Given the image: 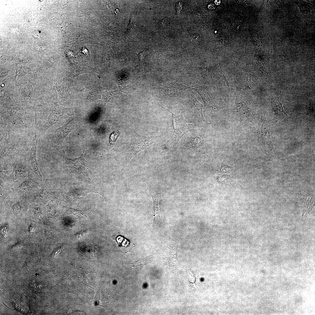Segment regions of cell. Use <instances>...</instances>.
Returning a JSON list of instances; mask_svg holds the SVG:
<instances>
[{
  "label": "cell",
  "instance_id": "cell-16",
  "mask_svg": "<svg viewBox=\"0 0 315 315\" xmlns=\"http://www.w3.org/2000/svg\"><path fill=\"white\" fill-rule=\"evenodd\" d=\"M137 23V17L134 15H131L130 18V22L128 26L129 29H133L136 27Z\"/></svg>",
  "mask_w": 315,
  "mask_h": 315
},
{
  "label": "cell",
  "instance_id": "cell-9",
  "mask_svg": "<svg viewBox=\"0 0 315 315\" xmlns=\"http://www.w3.org/2000/svg\"><path fill=\"white\" fill-rule=\"evenodd\" d=\"M74 121L71 120L61 127L53 130L50 135L51 139L53 144L58 145L62 143L69 133L74 129L71 128V127L77 125L71 126Z\"/></svg>",
  "mask_w": 315,
  "mask_h": 315
},
{
  "label": "cell",
  "instance_id": "cell-20",
  "mask_svg": "<svg viewBox=\"0 0 315 315\" xmlns=\"http://www.w3.org/2000/svg\"><path fill=\"white\" fill-rule=\"evenodd\" d=\"M182 4H181V3L180 2H179V3H178L177 4V12L178 13H179V12H180V10L182 9Z\"/></svg>",
  "mask_w": 315,
  "mask_h": 315
},
{
  "label": "cell",
  "instance_id": "cell-14",
  "mask_svg": "<svg viewBox=\"0 0 315 315\" xmlns=\"http://www.w3.org/2000/svg\"><path fill=\"white\" fill-rule=\"evenodd\" d=\"M16 70L15 79L17 77L19 78L25 75L27 72V68L21 65H18L16 66Z\"/></svg>",
  "mask_w": 315,
  "mask_h": 315
},
{
  "label": "cell",
  "instance_id": "cell-21",
  "mask_svg": "<svg viewBox=\"0 0 315 315\" xmlns=\"http://www.w3.org/2000/svg\"><path fill=\"white\" fill-rule=\"evenodd\" d=\"M215 3L216 4L218 5L220 4V0H216L215 1Z\"/></svg>",
  "mask_w": 315,
  "mask_h": 315
},
{
  "label": "cell",
  "instance_id": "cell-19",
  "mask_svg": "<svg viewBox=\"0 0 315 315\" xmlns=\"http://www.w3.org/2000/svg\"><path fill=\"white\" fill-rule=\"evenodd\" d=\"M137 55L139 61H140V62H142L144 60L145 58V51L144 50L141 52L139 54H137Z\"/></svg>",
  "mask_w": 315,
  "mask_h": 315
},
{
  "label": "cell",
  "instance_id": "cell-7",
  "mask_svg": "<svg viewBox=\"0 0 315 315\" xmlns=\"http://www.w3.org/2000/svg\"><path fill=\"white\" fill-rule=\"evenodd\" d=\"M236 108L240 116L241 124L247 122L253 123L255 115L253 103L244 98H237Z\"/></svg>",
  "mask_w": 315,
  "mask_h": 315
},
{
  "label": "cell",
  "instance_id": "cell-18",
  "mask_svg": "<svg viewBox=\"0 0 315 315\" xmlns=\"http://www.w3.org/2000/svg\"><path fill=\"white\" fill-rule=\"evenodd\" d=\"M168 21V18H165L159 22L158 24L160 26L164 27L167 25Z\"/></svg>",
  "mask_w": 315,
  "mask_h": 315
},
{
  "label": "cell",
  "instance_id": "cell-5",
  "mask_svg": "<svg viewBox=\"0 0 315 315\" xmlns=\"http://www.w3.org/2000/svg\"><path fill=\"white\" fill-rule=\"evenodd\" d=\"M279 94L278 93L272 94L267 99L270 120L274 123L279 121H288L293 119L283 108L279 99Z\"/></svg>",
  "mask_w": 315,
  "mask_h": 315
},
{
  "label": "cell",
  "instance_id": "cell-12",
  "mask_svg": "<svg viewBox=\"0 0 315 315\" xmlns=\"http://www.w3.org/2000/svg\"><path fill=\"white\" fill-rule=\"evenodd\" d=\"M160 194H154L152 192L151 193V195L153 202L154 219L150 230L154 227L157 220L160 217V214L158 206V200Z\"/></svg>",
  "mask_w": 315,
  "mask_h": 315
},
{
  "label": "cell",
  "instance_id": "cell-15",
  "mask_svg": "<svg viewBox=\"0 0 315 315\" xmlns=\"http://www.w3.org/2000/svg\"><path fill=\"white\" fill-rule=\"evenodd\" d=\"M190 42L194 44H198L201 41V36L198 34H192L189 38Z\"/></svg>",
  "mask_w": 315,
  "mask_h": 315
},
{
  "label": "cell",
  "instance_id": "cell-10",
  "mask_svg": "<svg viewBox=\"0 0 315 315\" xmlns=\"http://www.w3.org/2000/svg\"><path fill=\"white\" fill-rule=\"evenodd\" d=\"M38 136L36 135L34 137L31 144L30 151V157L34 173L37 178L40 181L42 180V176L40 174L38 167L36 157V146L37 144Z\"/></svg>",
  "mask_w": 315,
  "mask_h": 315
},
{
  "label": "cell",
  "instance_id": "cell-4",
  "mask_svg": "<svg viewBox=\"0 0 315 315\" xmlns=\"http://www.w3.org/2000/svg\"><path fill=\"white\" fill-rule=\"evenodd\" d=\"M162 108L169 112L172 116L173 132L170 138L164 144L167 147L172 148L177 144L185 134L191 131L192 127L191 124L188 123L180 115L174 114L168 109Z\"/></svg>",
  "mask_w": 315,
  "mask_h": 315
},
{
  "label": "cell",
  "instance_id": "cell-3",
  "mask_svg": "<svg viewBox=\"0 0 315 315\" xmlns=\"http://www.w3.org/2000/svg\"><path fill=\"white\" fill-rule=\"evenodd\" d=\"M202 105L197 99L193 92L190 96L185 105L186 117L191 123L200 127H206L210 125L204 118Z\"/></svg>",
  "mask_w": 315,
  "mask_h": 315
},
{
  "label": "cell",
  "instance_id": "cell-6",
  "mask_svg": "<svg viewBox=\"0 0 315 315\" xmlns=\"http://www.w3.org/2000/svg\"><path fill=\"white\" fill-rule=\"evenodd\" d=\"M49 104L50 113L48 120L41 128L42 132H45L55 124L72 115L69 108L62 107L52 102Z\"/></svg>",
  "mask_w": 315,
  "mask_h": 315
},
{
  "label": "cell",
  "instance_id": "cell-13",
  "mask_svg": "<svg viewBox=\"0 0 315 315\" xmlns=\"http://www.w3.org/2000/svg\"><path fill=\"white\" fill-rule=\"evenodd\" d=\"M204 140L199 136H196L186 144V146L189 148L196 149L200 148L203 145Z\"/></svg>",
  "mask_w": 315,
  "mask_h": 315
},
{
  "label": "cell",
  "instance_id": "cell-1",
  "mask_svg": "<svg viewBox=\"0 0 315 315\" xmlns=\"http://www.w3.org/2000/svg\"><path fill=\"white\" fill-rule=\"evenodd\" d=\"M270 127L265 113L263 112L258 124L255 127H249L258 141L262 147L265 155L268 156H273L276 153L272 140Z\"/></svg>",
  "mask_w": 315,
  "mask_h": 315
},
{
  "label": "cell",
  "instance_id": "cell-2",
  "mask_svg": "<svg viewBox=\"0 0 315 315\" xmlns=\"http://www.w3.org/2000/svg\"><path fill=\"white\" fill-rule=\"evenodd\" d=\"M132 130L131 140L130 145L127 150L121 153L125 155V161L127 163H129L131 158L136 154L151 144L159 141L161 138V135L143 136L137 134L134 130Z\"/></svg>",
  "mask_w": 315,
  "mask_h": 315
},
{
  "label": "cell",
  "instance_id": "cell-17",
  "mask_svg": "<svg viewBox=\"0 0 315 315\" xmlns=\"http://www.w3.org/2000/svg\"><path fill=\"white\" fill-rule=\"evenodd\" d=\"M45 35V34L41 31H34V37L38 38H43Z\"/></svg>",
  "mask_w": 315,
  "mask_h": 315
},
{
  "label": "cell",
  "instance_id": "cell-11",
  "mask_svg": "<svg viewBox=\"0 0 315 315\" xmlns=\"http://www.w3.org/2000/svg\"><path fill=\"white\" fill-rule=\"evenodd\" d=\"M191 88L196 91L201 96L205 106L215 109L217 108H219L211 96L209 95V93L205 88L196 85L193 86Z\"/></svg>",
  "mask_w": 315,
  "mask_h": 315
},
{
  "label": "cell",
  "instance_id": "cell-8",
  "mask_svg": "<svg viewBox=\"0 0 315 315\" xmlns=\"http://www.w3.org/2000/svg\"><path fill=\"white\" fill-rule=\"evenodd\" d=\"M193 86H188L178 82H172L163 87L159 88L161 89L166 96L170 99H177L179 98L185 90L192 88Z\"/></svg>",
  "mask_w": 315,
  "mask_h": 315
}]
</instances>
